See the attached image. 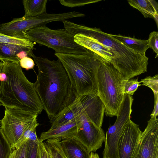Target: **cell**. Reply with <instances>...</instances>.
Instances as JSON below:
<instances>
[{
    "label": "cell",
    "mask_w": 158,
    "mask_h": 158,
    "mask_svg": "<svg viewBox=\"0 0 158 158\" xmlns=\"http://www.w3.org/2000/svg\"><path fill=\"white\" fill-rule=\"evenodd\" d=\"M38 69L34 83L43 109L50 120L56 118L76 97L68 75L58 59L51 60L31 54Z\"/></svg>",
    "instance_id": "cell-1"
},
{
    "label": "cell",
    "mask_w": 158,
    "mask_h": 158,
    "mask_svg": "<svg viewBox=\"0 0 158 158\" xmlns=\"http://www.w3.org/2000/svg\"><path fill=\"white\" fill-rule=\"evenodd\" d=\"M3 63L0 73V104L38 115L44 109L34 83L26 78L19 62Z\"/></svg>",
    "instance_id": "cell-2"
},
{
    "label": "cell",
    "mask_w": 158,
    "mask_h": 158,
    "mask_svg": "<svg viewBox=\"0 0 158 158\" xmlns=\"http://www.w3.org/2000/svg\"><path fill=\"white\" fill-rule=\"evenodd\" d=\"M63 22L64 29L73 35L81 34L92 37L109 48L113 56L110 63L125 80L147 72L149 58L145 54L129 48L99 28L77 24L68 20Z\"/></svg>",
    "instance_id": "cell-3"
},
{
    "label": "cell",
    "mask_w": 158,
    "mask_h": 158,
    "mask_svg": "<svg viewBox=\"0 0 158 158\" xmlns=\"http://www.w3.org/2000/svg\"><path fill=\"white\" fill-rule=\"evenodd\" d=\"M55 55L65 69L76 98L87 94H98L95 73L104 61L99 56L90 50L81 54Z\"/></svg>",
    "instance_id": "cell-4"
},
{
    "label": "cell",
    "mask_w": 158,
    "mask_h": 158,
    "mask_svg": "<svg viewBox=\"0 0 158 158\" xmlns=\"http://www.w3.org/2000/svg\"><path fill=\"white\" fill-rule=\"evenodd\" d=\"M98 95L104 104L107 116H116L123 100L126 81L110 62L102 61L95 73Z\"/></svg>",
    "instance_id": "cell-5"
},
{
    "label": "cell",
    "mask_w": 158,
    "mask_h": 158,
    "mask_svg": "<svg viewBox=\"0 0 158 158\" xmlns=\"http://www.w3.org/2000/svg\"><path fill=\"white\" fill-rule=\"evenodd\" d=\"M105 109L104 104L97 94L83 95L76 98L56 118L50 121V129L62 125L83 113L95 126L101 127Z\"/></svg>",
    "instance_id": "cell-6"
},
{
    "label": "cell",
    "mask_w": 158,
    "mask_h": 158,
    "mask_svg": "<svg viewBox=\"0 0 158 158\" xmlns=\"http://www.w3.org/2000/svg\"><path fill=\"white\" fill-rule=\"evenodd\" d=\"M23 38L52 48L56 53L81 54L89 51L76 43L74 36L65 29L54 30L43 26L29 30Z\"/></svg>",
    "instance_id": "cell-7"
},
{
    "label": "cell",
    "mask_w": 158,
    "mask_h": 158,
    "mask_svg": "<svg viewBox=\"0 0 158 158\" xmlns=\"http://www.w3.org/2000/svg\"><path fill=\"white\" fill-rule=\"evenodd\" d=\"M5 107L4 115L0 121L1 128L13 149L38 115L15 107Z\"/></svg>",
    "instance_id": "cell-8"
},
{
    "label": "cell",
    "mask_w": 158,
    "mask_h": 158,
    "mask_svg": "<svg viewBox=\"0 0 158 158\" xmlns=\"http://www.w3.org/2000/svg\"><path fill=\"white\" fill-rule=\"evenodd\" d=\"M133 101L132 96L125 94L116 120L106 132L103 158H118V142L126 125L131 119Z\"/></svg>",
    "instance_id": "cell-9"
},
{
    "label": "cell",
    "mask_w": 158,
    "mask_h": 158,
    "mask_svg": "<svg viewBox=\"0 0 158 158\" xmlns=\"http://www.w3.org/2000/svg\"><path fill=\"white\" fill-rule=\"evenodd\" d=\"M81 126L75 137L87 148L90 152H95L102 147L105 136L101 127H98L92 123L85 114L79 116Z\"/></svg>",
    "instance_id": "cell-10"
},
{
    "label": "cell",
    "mask_w": 158,
    "mask_h": 158,
    "mask_svg": "<svg viewBox=\"0 0 158 158\" xmlns=\"http://www.w3.org/2000/svg\"><path fill=\"white\" fill-rule=\"evenodd\" d=\"M134 158H158V119L152 118L142 132Z\"/></svg>",
    "instance_id": "cell-11"
},
{
    "label": "cell",
    "mask_w": 158,
    "mask_h": 158,
    "mask_svg": "<svg viewBox=\"0 0 158 158\" xmlns=\"http://www.w3.org/2000/svg\"><path fill=\"white\" fill-rule=\"evenodd\" d=\"M142 133L139 125L130 119L126 125L118 142V158H134Z\"/></svg>",
    "instance_id": "cell-12"
},
{
    "label": "cell",
    "mask_w": 158,
    "mask_h": 158,
    "mask_svg": "<svg viewBox=\"0 0 158 158\" xmlns=\"http://www.w3.org/2000/svg\"><path fill=\"white\" fill-rule=\"evenodd\" d=\"M81 126V121L79 116L62 125L43 132L39 140L43 142L45 140L52 139L60 141L75 137Z\"/></svg>",
    "instance_id": "cell-13"
},
{
    "label": "cell",
    "mask_w": 158,
    "mask_h": 158,
    "mask_svg": "<svg viewBox=\"0 0 158 158\" xmlns=\"http://www.w3.org/2000/svg\"><path fill=\"white\" fill-rule=\"evenodd\" d=\"M74 39L76 43L93 52L104 61L110 62L113 59L110 49L95 39L81 34L74 35Z\"/></svg>",
    "instance_id": "cell-14"
},
{
    "label": "cell",
    "mask_w": 158,
    "mask_h": 158,
    "mask_svg": "<svg viewBox=\"0 0 158 158\" xmlns=\"http://www.w3.org/2000/svg\"><path fill=\"white\" fill-rule=\"evenodd\" d=\"M32 50L17 45L0 43V61L19 62L23 57L30 56Z\"/></svg>",
    "instance_id": "cell-15"
},
{
    "label": "cell",
    "mask_w": 158,
    "mask_h": 158,
    "mask_svg": "<svg viewBox=\"0 0 158 158\" xmlns=\"http://www.w3.org/2000/svg\"><path fill=\"white\" fill-rule=\"evenodd\" d=\"M60 144L66 158H89L88 150L75 137L62 140Z\"/></svg>",
    "instance_id": "cell-16"
},
{
    "label": "cell",
    "mask_w": 158,
    "mask_h": 158,
    "mask_svg": "<svg viewBox=\"0 0 158 158\" xmlns=\"http://www.w3.org/2000/svg\"><path fill=\"white\" fill-rule=\"evenodd\" d=\"M129 4L139 11L145 18H153L158 24V6L154 0H128Z\"/></svg>",
    "instance_id": "cell-17"
},
{
    "label": "cell",
    "mask_w": 158,
    "mask_h": 158,
    "mask_svg": "<svg viewBox=\"0 0 158 158\" xmlns=\"http://www.w3.org/2000/svg\"><path fill=\"white\" fill-rule=\"evenodd\" d=\"M110 35L129 48L138 53L145 54L149 48L148 40H139L120 35Z\"/></svg>",
    "instance_id": "cell-18"
},
{
    "label": "cell",
    "mask_w": 158,
    "mask_h": 158,
    "mask_svg": "<svg viewBox=\"0 0 158 158\" xmlns=\"http://www.w3.org/2000/svg\"><path fill=\"white\" fill-rule=\"evenodd\" d=\"M47 0H23L24 17L37 16L46 12Z\"/></svg>",
    "instance_id": "cell-19"
},
{
    "label": "cell",
    "mask_w": 158,
    "mask_h": 158,
    "mask_svg": "<svg viewBox=\"0 0 158 158\" xmlns=\"http://www.w3.org/2000/svg\"><path fill=\"white\" fill-rule=\"evenodd\" d=\"M57 139H48L44 142L47 150L48 158H66Z\"/></svg>",
    "instance_id": "cell-20"
},
{
    "label": "cell",
    "mask_w": 158,
    "mask_h": 158,
    "mask_svg": "<svg viewBox=\"0 0 158 158\" xmlns=\"http://www.w3.org/2000/svg\"><path fill=\"white\" fill-rule=\"evenodd\" d=\"M0 43L17 45L32 50L34 49V46L33 43L27 39L12 37L1 32Z\"/></svg>",
    "instance_id": "cell-21"
},
{
    "label": "cell",
    "mask_w": 158,
    "mask_h": 158,
    "mask_svg": "<svg viewBox=\"0 0 158 158\" xmlns=\"http://www.w3.org/2000/svg\"><path fill=\"white\" fill-rule=\"evenodd\" d=\"M39 125L37 119H35L32 125L25 132L21 139L16 145L15 148L27 139L39 143L40 141L37 137L36 132V128Z\"/></svg>",
    "instance_id": "cell-22"
},
{
    "label": "cell",
    "mask_w": 158,
    "mask_h": 158,
    "mask_svg": "<svg viewBox=\"0 0 158 158\" xmlns=\"http://www.w3.org/2000/svg\"><path fill=\"white\" fill-rule=\"evenodd\" d=\"M12 150L10 144L0 128V158H9Z\"/></svg>",
    "instance_id": "cell-23"
},
{
    "label": "cell",
    "mask_w": 158,
    "mask_h": 158,
    "mask_svg": "<svg viewBox=\"0 0 158 158\" xmlns=\"http://www.w3.org/2000/svg\"><path fill=\"white\" fill-rule=\"evenodd\" d=\"M39 143L29 139H27L26 150V158H40Z\"/></svg>",
    "instance_id": "cell-24"
},
{
    "label": "cell",
    "mask_w": 158,
    "mask_h": 158,
    "mask_svg": "<svg viewBox=\"0 0 158 158\" xmlns=\"http://www.w3.org/2000/svg\"><path fill=\"white\" fill-rule=\"evenodd\" d=\"M141 81H138V78L130 79L126 81L124 87V94L132 96L137 90L139 86L142 85L139 84Z\"/></svg>",
    "instance_id": "cell-25"
},
{
    "label": "cell",
    "mask_w": 158,
    "mask_h": 158,
    "mask_svg": "<svg viewBox=\"0 0 158 158\" xmlns=\"http://www.w3.org/2000/svg\"><path fill=\"white\" fill-rule=\"evenodd\" d=\"M145 85L150 88L153 91L154 94H158V75L156 74L153 77L148 76L140 81Z\"/></svg>",
    "instance_id": "cell-26"
},
{
    "label": "cell",
    "mask_w": 158,
    "mask_h": 158,
    "mask_svg": "<svg viewBox=\"0 0 158 158\" xmlns=\"http://www.w3.org/2000/svg\"><path fill=\"white\" fill-rule=\"evenodd\" d=\"M100 1L89 0H59L60 3L64 6L70 7L81 6Z\"/></svg>",
    "instance_id": "cell-27"
},
{
    "label": "cell",
    "mask_w": 158,
    "mask_h": 158,
    "mask_svg": "<svg viewBox=\"0 0 158 158\" xmlns=\"http://www.w3.org/2000/svg\"><path fill=\"white\" fill-rule=\"evenodd\" d=\"M148 40L149 48L156 54L155 58L158 56V32L153 31L149 34Z\"/></svg>",
    "instance_id": "cell-28"
},
{
    "label": "cell",
    "mask_w": 158,
    "mask_h": 158,
    "mask_svg": "<svg viewBox=\"0 0 158 158\" xmlns=\"http://www.w3.org/2000/svg\"><path fill=\"white\" fill-rule=\"evenodd\" d=\"M19 63L22 68L27 70L33 69L35 65L34 60L28 56L24 57L21 59Z\"/></svg>",
    "instance_id": "cell-29"
},
{
    "label": "cell",
    "mask_w": 158,
    "mask_h": 158,
    "mask_svg": "<svg viewBox=\"0 0 158 158\" xmlns=\"http://www.w3.org/2000/svg\"><path fill=\"white\" fill-rule=\"evenodd\" d=\"M27 140L15 148V158H26V150Z\"/></svg>",
    "instance_id": "cell-30"
},
{
    "label": "cell",
    "mask_w": 158,
    "mask_h": 158,
    "mask_svg": "<svg viewBox=\"0 0 158 158\" xmlns=\"http://www.w3.org/2000/svg\"><path fill=\"white\" fill-rule=\"evenodd\" d=\"M39 147L40 158H48V151L43 142L40 141Z\"/></svg>",
    "instance_id": "cell-31"
},
{
    "label": "cell",
    "mask_w": 158,
    "mask_h": 158,
    "mask_svg": "<svg viewBox=\"0 0 158 158\" xmlns=\"http://www.w3.org/2000/svg\"><path fill=\"white\" fill-rule=\"evenodd\" d=\"M154 106L153 110L150 115L151 118H155L158 114V95L154 96Z\"/></svg>",
    "instance_id": "cell-32"
},
{
    "label": "cell",
    "mask_w": 158,
    "mask_h": 158,
    "mask_svg": "<svg viewBox=\"0 0 158 158\" xmlns=\"http://www.w3.org/2000/svg\"><path fill=\"white\" fill-rule=\"evenodd\" d=\"M89 158H100V157L97 153L91 152L90 153Z\"/></svg>",
    "instance_id": "cell-33"
},
{
    "label": "cell",
    "mask_w": 158,
    "mask_h": 158,
    "mask_svg": "<svg viewBox=\"0 0 158 158\" xmlns=\"http://www.w3.org/2000/svg\"><path fill=\"white\" fill-rule=\"evenodd\" d=\"M15 149H13L12 150L11 154L9 158H15Z\"/></svg>",
    "instance_id": "cell-34"
},
{
    "label": "cell",
    "mask_w": 158,
    "mask_h": 158,
    "mask_svg": "<svg viewBox=\"0 0 158 158\" xmlns=\"http://www.w3.org/2000/svg\"><path fill=\"white\" fill-rule=\"evenodd\" d=\"M1 105V104H0V106Z\"/></svg>",
    "instance_id": "cell-35"
}]
</instances>
